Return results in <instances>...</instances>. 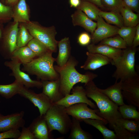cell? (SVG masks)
Returning <instances> with one entry per match:
<instances>
[{"mask_svg":"<svg viewBox=\"0 0 139 139\" xmlns=\"http://www.w3.org/2000/svg\"><path fill=\"white\" fill-rule=\"evenodd\" d=\"M78 64V62L75 58L71 56L64 66H54L55 69L59 76V91L64 97L70 94L76 83H81L85 84L98 76L97 74L89 72L83 74L80 73L75 68Z\"/></svg>","mask_w":139,"mask_h":139,"instance_id":"1","label":"cell"},{"mask_svg":"<svg viewBox=\"0 0 139 139\" xmlns=\"http://www.w3.org/2000/svg\"><path fill=\"white\" fill-rule=\"evenodd\" d=\"M86 95L96 103L99 111L97 113L106 120L113 128L118 120L122 117L118 110V106L100 92L93 80L84 85Z\"/></svg>","mask_w":139,"mask_h":139,"instance_id":"2","label":"cell"},{"mask_svg":"<svg viewBox=\"0 0 139 139\" xmlns=\"http://www.w3.org/2000/svg\"><path fill=\"white\" fill-rule=\"evenodd\" d=\"M50 50L34 59L31 62L22 64L21 70L28 74L37 76L41 81H53L59 78L58 73L55 69L54 63L56 58L52 56Z\"/></svg>","mask_w":139,"mask_h":139,"instance_id":"3","label":"cell"},{"mask_svg":"<svg viewBox=\"0 0 139 139\" xmlns=\"http://www.w3.org/2000/svg\"><path fill=\"white\" fill-rule=\"evenodd\" d=\"M62 106L54 104L44 115L50 133L58 131L61 134H66L69 131L72 119Z\"/></svg>","mask_w":139,"mask_h":139,"instance_id":"4","label":"cell"},{"mask_svg":"<svg viewBox=\"0 0 139 139\" xmlns=\"http://www.w3.org/2000/svg\"><path fill=\"white\" fill-rule=\"evenodd\" d=\"M25 24L33 38L40 41L53 53L57 52L58 41L55 39L57 32L54 26L45 27L38 22L33 21H30Z\"/></svg>","mask_w":139,"mask_h":139,"instance_id":"5","label":"cell"},{"mask_svg":"<svg viewBox=\"0 0 139 139\" xmlns=\"http://www.w3.org/2000/svg\"><path fill=\"white\" fill-rule=\"evenodd\" d=\"M136 48L127 46L123 50L121 56L115 66L116 69L112 76L117 81H123L137 74L135 68V56Z\"/></svg>","mask_w":139,"mask_h":139,"instance_id":"6","label":"cell"},{"mask_svg":"<svg viewBox=\"0 0 139 139\" xmlns=\"http://www.w3.org/2000/svg\"><path fill=\"white\" fill-rule=\"evenodd\" d=\"M18 22L9 23L4 27L0 39V54L5 59L10 60L12 55L17 49V36Z\"/></svg>","mask_w":139,"mask_h":139,"instance_id":"7","label":"cell"},{"mask_svg":"<svg viewBox=\"0 0 139 139\" xmlns=\"http://www.w3.org/2000/svg\"><path fill=\"white\" fill-rule=\"evenodd\" d=\"M21 64L19 60L14 58H12L4 63V65L12 71L10 75L14 76L15 80L21 82L25 87L28 89L34 87L41 88V81L32 79L28 74L20 69Z\"/></svg>","mask_w":139,"mask_h":139,"instance_id":"8","label":"cell"},{"mask_svg":"<svg viewBox=\"0 0 139 139\" xmlns=\"http://www.w3.org/2000/svg\"><path fill=\"white\" fill-rule=\"evenodd\" d=\"M71 94L66 95L62 99L54 104L67 107L75 104L84 103L93 109L97 108V106L88 99L85 89L82 86L73 87Z\"/></svg>","mask_w":139,"mask_h":139,"instance_id":"9","label":"cell"},{"mask_svg":"<svg viewBox=\"0 0 139 139\" xmlns=\"http://www.w3.org/2000/svg\"><path fill=\"white\" fill-rule=\"evenodd\" d=\"M28 99L35 106L38 108L40 116L44 115L47 110L54 104L43 93L37 94L33 91L23 86L18 94Z\"/></svg>","mask_w":139,"mask_h":139,"instance_id":"10","label":"cell"},{"mask_svg":"<svg viewBox=\"0 0 139 139\" xmlns=\"http://www.w3.org/2000/svg\"><path fill=\"white\" fill-rule=\"evenodd\" d=\"M122 93L130 104L139 108V75L138 73L122 81Z\"/></svg>","mask_w":139,"mask_h":139,"instance_id":"11","label":"cell"},{"mask_svg":"<svg viewBox=\"0 0 139 139\" xmlns=\"http://www.w3.org/2000/svg\"><path fill=\"white\" fill-rule=\"evenodd\" d=\"M87 104L84 103H76L65 107V110L69 115L80 122L83 121L84 119L89 118L101 120L106 125L108 123L106 120L97 114L99 111V109H92L89 108Z\"/></svg>","mask_w":139,"mask_h":139,"instance_id":"12","label":"cell"},{"mask_svg":"<svg viewBox=\"0 0 139 139\" xmlns=\"http://www.w3.org/2000/svg\"><path fill=\"white\" fill-rule=\"evenodd\" d=\"M97 22V27L91 35L92 44H95L104 39L117 34L119 28L105 22L99 15Z\"/></svg>","mask_w":139,"mask_h":139,"instance_id":"13","label":"cell"},{"mask_svg":"<svg viewBox=\"0 0 139 139\" xmlns=\"http://www.w3.org/2000/svg\"><path fill=\"white\" fill-rule=\"evenodd\" d=\"M87 49L90 52L100 54L107 57L110 60L111 63L115 66L120 60L123 52L121 49L99 44H89L87 46Z\"/></svg>","mask_w":139,"mask_h":139,"instance_id":"14","label":"cell"},{"mask_svg":"<svg viewBox=\"0 0 139 139\" xmlns=\"http://www.w3.org/2000/svg\"><path fill=\"white\" fill-rule=\"evenodd\" d=\"M23 111L6 115L0 113V132L14 129H18L24 126Z\"/></svg>","mask_w":139,"mask_h":139,"instance_id":"15","label":"cell"},{"mask_svg":"<svg viewBox=\"0 0 139 139\" xmlns=\"http://www.w3.org/2000/svg\"><path fill=\"white\" fill-rule=\"evenodd\" d=\"M36 139H52L44 117L40 115L35 118L29 126Z\"/></svg>","mask_w":139,"mask_h":139,"instance_id":"16","label":"cell"},{"mask_svg":"<svg viewBox=\"0 0 139 139\" xmlns=\"http://www.w3.org/2000/svg\"><path fill=\"white\" fill-rule=\"evenodd\" d=\"M86 59L81 68L85 70H94L111 63L110 60L100 54L87 51Z\"/></svg>","mask_w":139,"mask_h":139,"instance_id":"17","label":"cell"},{"mask_svg":"<svg viewBox=\"0 0 139 139\" xmlns=\"http://www.w3.org/2000/svg\"><path fill=\"white\" fill-rule=\"evenodd\" d=\"M42 92L54 103L62 99L64 96L59 91V78L53 81H41Z\"/></svg>","mask_w":139,"mask_h":139,"instance_id":"18","label":"cell"},{"mask_svg":"<svg viewBox=\"0 0 139 139\" xmlns=\"http://www.w3.org/2000/svg\"><path fill=\"white\" fill-rule=\"evenodd\" d=\"M74 26H79L84 28L92 34L97 27V22L89 18L81 10L77 9L71 16Z\"/></svg>","mask_w":139,"mask_h":139,"instance_id":"19","label":"cell"},{"mask_svg":"<svg viewBox=\"0 0 139 139\" xmlns=\"http://www.w3.org/2000/svg\"><path fill=\"white\" fill-rule=\"evenodd\" d=\"M12 7L13 22L26 23L30 21V9L26 0H19Z\"/></svg>","mask_w":139,"mask_h":139,"instance_id":"20","label":"cell"},{"mask_svg":"<svg viewBox=\"0 0 139 139\" xmlns=\"http://www.w3.org/2000/svg\"><path fill=\"white\" fill-rule=\"evenodd\" d=\"M58 53L56 61L59 67L64 66L71 55V47L70 41L68 37H65L58 41Z\"/></svg>","mask_w":139,"mask_h":139,"instance_id":"21","label":"cell"},{"mask_svg":"<svg viewBox=\"0 0 139 139\" xmlns=\"http://www.w3.org/2000/svg\"><path fill=\"white\" fill-rule=\"evenodd\" d=\"M122 86L121 81L118 82L116 81L114 84L106 89L98 88V89L118 106H120L124 104L122 93Z\"/></svg>","mask_w":139,"mask_h":139,"instance_id":"22","label":"cell"},{"mask_svg":"<svg viewBox=\"0 0 139 139\" xmlns=\"http://www.w3.org/2000/svg\"><path fill=\"white\" fill-rule=\"evenodd\" d=\"M37 57L35 53L27 46H26L15 50L13 53L11 59H17L23 64L31 62Z\"/></svg>","mask_w":139,"mask_h":139,"instance_id":"23","label":"cell"},{"mask_svg":"<svg viewBox=\"0 0 139 139\" xmlns=\"http://www.w3.org/2000/svg\"><path fill=\"white\" fill-rule=\"evenodd\" d=\"M83 121L98 129L101 133L104 139H117L114 132L108 129L102 121L98 119L88 118L84 119Z\"/></svg>","mask_w":139,"mask_h":139,"instance_id":"24","label":"cell"},{"mask_svg":"<svg viewBox=\"0 0 139 139\" xmlns=\"http://www.w3.org/2000/svg\"><path fill=\"white\" fill-rule=\"evenodd\" d=\"M81 122L72 117L70 128V133L68 138L72 139H91L92 138V135L83 130L81 128Z\"/></svg>","mask_w":139,"mask_h":139,"instance_id":"25","label":"cell"},{"mask_svg":"<svg viewBox=\"0 0 139 139\" xmlns=\"http://www.w3.org/2000/svg\"><path fill=\"white\" fill-rule=\"evenodd\" d=\"M23 86L22 83L16 80L10 84H0V95L6 99L11 98L18 94Z\"/></svg>","mask_w":139,"mask_h":139,"instance_id":"26","label":"cell"},{"mask_svg":"<svg viewBox=\"0 0 139 139\" xmlns=\"http://www.w3.org/2000/svg\"><path fill=\"white\" fill-rule=\"evenodd\" d=\"M120 13L122 16L124 26L135 27L139 23V15L134 13L130 8L125 5L121 10Z\"/></svg>","mask_w":139,"mask_h":139,"instance_id":"27","label":"cell"},{"mask_svg":"<svg viewBox=\"0 0 139 139\" xmlns=\"http://www.w3.org/2000/svg\"><path fill=\"white\" fill-rule=\"evenodd\" d=\"M76 8L81 10L92 20L96 21L99 17V12L101 10L94 4L82 0H81L80 5Z\"/></svg>","mask_w":139,"mask_h":139,"instance_id":"28","label":"cell"},{"mask_svg":"<svg viewBox=\"0 0 139 139\" xmlns=\"http://www.w3.org/2000/svg\"><path fill=\"white\" fill-rule=\"evenodd\" d=\"M99 15L108 24H114L119 28L124 26L123 18L119 13L113 11L106 12L100 10Z\"/></svg>","mask_w":139,"mask_h":139,"instance_id":"29","label":"cell"},{"mask_svg":"<svg viewBox=\"0 0 139 139\" xmlns=\"http://www.w3.org/2000/svg\"><path fill=\"white\" fill-rule=\"evenodd\" d=\"M33 38L26 27L25 23H19L17 36V48L27 46Z\"/></svg>","mask_w":139,"mask_h":139,"instance_id":"30","label":"cell"},{"mask_svg":"<svg viewBox=\"0 0 139 139\" xmlns=\"http://www.w3.org/2000/svg\"><path fill=\"white\" fill-rule=\"evenodd\" d=\"M118 110L122 118L139 121V112L134 106L124 103L118 107Z\"/></svg>","mask_w":139,"mask_h":139,"instance_id":"31","label":"cell"},{"mask_svg":"<svg viewBox=\"0 0 139 139\" xmlns=\"http://www.w3.org/2000/svg\"><path fill=\"white\" fill-rule=\"evenodd\" d=\"M136 31V26L131 27L124 26L119 29L117 34L124 40L127 46H131L132 45Z\"/></svg>","mask_w":139,"mask_h":139,"instance_id":"32","label":"cell"},{"mask_svg":"<svg viewBox=\"0 0 139 139\" xmlns=\"http://www.w3.org/2000/svg\"><path fill=\"white\" fill-rule=\"evenodd\" d=\"M99 44L106 45L120 49H124L127 47L125 42L119 35L104 39Z\"/></svg>","mask_w":139,"mask_h":139,"instance_id":"33","label":"cell"},{"mask_svg":"<svg viewBox=\"0 0 139 139\" xmlns=\"http://www.w3.org/2000/svg\"><path fill=\"white\" fill-rule=\"evenodd\" d=\"M117 139H137L139 136L137 134L132 133L121 126L115 124L113 127Z\"/></svg>","mask_w":139,"mask_h":139,"instance_id":"34","label":"cell"},{"mask_svg":"<svg viewBox=\"0 0 139 139\" xmlns=\"http://www.w3.org/2000/svg\"><path fill=\"white\" fill-rule=\"evenodd\" d=\"M116 124L120 125L130 132L137 134L139 131V121L125 119L119 118Z\"/></svg>","mask_w":139,"mask_h":139,"instance_id":"35","label":"cell"},{"mask_svg":"<svg viewBox=\"0 0 139 139\" xmlns=\"http://www.w3.org/2000/svg\"><path fill=\"white\" fill-rule=\"evenodd\" d=\"M27 46L35 53L37 57L40 56L50 50L44 45L34 38L31 40Z\"/></svg>","mask_w":139,"mask_h":139,"instance_id":"36","label":"cell"},{"mask_svg":"<svg viewBox=\"0 0 139 139\" xmlns=\"http://www.w3.org/2000/svg\"><path fill=\"white\" fill-rule=\"evenodd\" d=\"M101 1L104 9L120 13L121 10L125 6L123 0H101Z\"/></svg>","mask_w":139,"mask_h":139,"instance_id":"37","label":"cell"},{"mask_svg":"<svg viewBox=\"0 0 139 139\" xmlns=\"http://www.w3.org/2000/svg\"><path fill=\"white\" fill-rule=\"evenodd\" d=\"M12 7L3 3L0 0V22H9L13 18Z\"/></svg>","mask_w":139,"mask_h":139,"instance_id":"38","label":"cell"},{"mask_svg":"<svg viewBox=\"0 0 139 139\" xmlns=\"http://www.w3.org/2000/svg\"><path fill=\"white\" fill-rule=\"evenodd\" d=\"M21 132L18 129H14L0 132V139H18Z\"/></svg>","mask_w":139,"mask_h":139,"instance_id":"39","label":"cell"},{"mask_svg":"<svg viewBox=\"0 0 139 139\" xmlns=\"http://www.w3.org/2000/svg\"><path fill=\"white\" fill-rule=\"evenodd\" d=\"M91 41V38L88 33L82 32L78 36L77 38V42L82 46H87L89 44Z\"/></svg>","mask_w":139,"mask_h":139,"instance_id":"40","label":"cell"},{"mask_svg":"<svg viewBox=\"0 0 139 139\" xmlns=\"http://www.w3.org/2000/svg\"><path fill=\"white\" fill-rule=\"evenodd\" d=\"M22 128V131L18 139H36L29 127L23 126Z\"/></svg>","mask_w":139,"mask_h":139,"instance_id":"41","label":"cell"},{"mask_svg":"<svg viewBox=\"0 0 139 139\" xmlns=\"http://www.w3.org/2000/svg\"><path fill=\"white\" fill-rule=\"evenodd\" d=\"M139 45V24L136 26V31L132 42V46L136 48Z\"/></svg>","mask_w":139,"mask_h":139,"instance_id":"42","label":"cell"},{"mask_svg":"<svg viewBox=\"0 0 139 139\" xmlns=\"http://www.w3.org/2000/svg\"><path fill=\"white\" fill-rule=\"evenodd\" d=\"M131 9L138 13L139 12V0H131Z\"/></svg>","mask_w":139,"mask_h":139,"instance_id":"43","label":"cell"},{"mask_svg":"<svg viewBox=\"0 0 139 139\" xmlns=\"http://www.w3.org/2000/svg\"><path fill=\"white\" fill-rule=\"evenodd\" d=\"M92 3L96 5L98 8L104 9L102 4L101 0H82Z\"/></svg>","mask_w":139,"mask_h":139,"instance_id":"44","label":"cell"},{"mask_svg":"<svg viewBox=\"0 0 139 139\" xmlns=\"http://www.w3.org/2000/svg\"><path fill=\"white\" fill-rule=\"evenodd\" d=\"M81 0H69L71 7L77 8L80 5Z\"/></svg>","mask_w":139,"mask_h":139,"instance_id":"45","label":"cell"},{"mask_svg":"<svg viewBox=\"0 0 139 139\" xmlns=\"http://www.w3.org/2000/svg\"><path fill=\"white\" fill-rule=\"evenodd\" d=\"M19 0H5L4 4L7 5L13 6Z\"/></svg>","mask_w":139,"mask_h":139,"instance_id":"46","label":"cell"},{"mask_svg":"<svg viewBox=\"0 0 139 139\" xmlns=\"http://www.w3.org/2000/svg\"><path fill=\"white\" fill-rule=\"evenodd\" d=\"M123 0L125 4V5L131 9V0Z\"/></svg>","mask_w":139,"mask_h":139,"instance_id":"47","label":"cell"},{"mask_svg":"<svg viewBox=\"0 0 139 139\" xmlns=\"http://www.w3.org/2000/svg\"><path fill=\"white\" fill-rule=\"evenodd\" d=\"M4 24L0 22V39L2 37L4 28Z\"/></svg>","mask_w":139,"mask_h":139,"instance_id":"48","label":"cell"},{"mask_svg":"<svg viewBox=\"0 0 139 139\" xmlns=\"http://www.w3.org/2000/svg\"><path fill=\"white\" fill-rule=\"evenodd\" d=\"M2 3L4 4L5 0H0Z\"/></svg>","mask_w":139,"mask_h":139,"instance_id":"49","label":"cell"}]
</instances>
